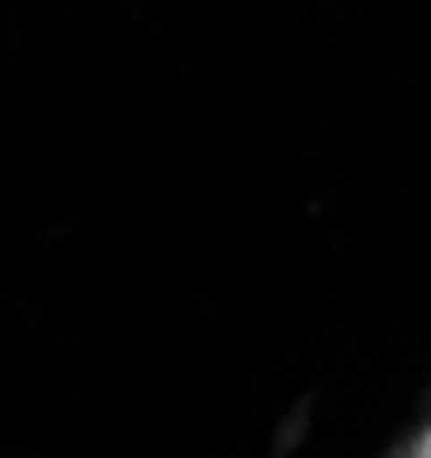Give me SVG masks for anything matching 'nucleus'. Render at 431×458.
Wrapping results in <instances>:
<instances>
[{"label":"nucleus","mask_w":431,"mask_h":458,"mask_svg":"<svg viewBox=\"0 0 431 458\" xmlns=\"http://www.w3.org/2000/svg\"><path fill=\"white\" fill-rule=\"evenodd\" d=\"M418 458H431V436L422 440V449H418Z\"/></svg>","instance_id":"obj_1"}]
</instances>
